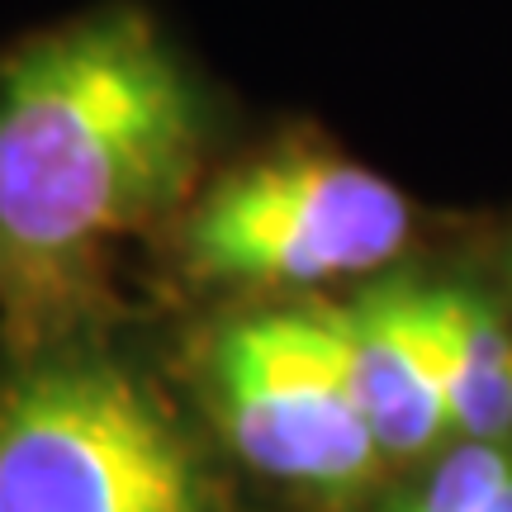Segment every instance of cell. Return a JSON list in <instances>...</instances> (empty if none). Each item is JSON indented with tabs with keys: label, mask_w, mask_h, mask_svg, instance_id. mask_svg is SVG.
<instances>
[{
	"label": "cell",
	"mask_w": 512,
	"mask_h": 512,
	"mask_svg": "<svg viewBox=\"0 0 512 512\" xmlns=\"http://www.w3.org/2000/svg\"><path fill=\"white\" fill-rule=\"evenodd\" d=\"M204 403L228 451L318 508H347L389 465L337 375L313 309L223 323L200 361Z\"/></svg>",
	"instance_id": "4"
},
{
	"label": "cell",
	"mask_w": 512,
	"mask_h": 512,
	"mask_svg": "<svg viewBox=\"0 0 512 512\" xmlns=\"http://www.w3.org/2000/svg\"><path fill=\"white\" fill-rule=\"evenodd\" d=\"M413 204L380 171L318 147H275L190 195L181 266L228 290H323L394 266Z\"/></svg>",
	"instance_id": "3"
},
{
	"label": "cell",
	"mask_w": 512,
	"mask_h": 512,
	"mask_svg": "<svg viewBox=\"0 0 512 512\" xmlns=\"http://www.w3.org/2000/svg\"><path fill=\"white\" fill-rule=\"evenodd\" d=\"M0 512H219V489L138 370L57 342L0 389Z\"/></svg>",
	"instance_id": "2"
},
{
	"label": "cell",
	"mask_w": 512,
	"mask_h": 512,
	"mask_svg": "<svg viewBox=\"0 0 512 512\" xmlns=\"http://www.w3.org/2000/svg\"><path fill=\"white\" fill-rule=\"evenodd\" d=\"M508 294H512V247H508Z\"/></svg>",
	"instance_id": "8"
},
{
	"label": "cell",
	"mask_w": 512,
	"mask_h": 512,
	"mask_svg": "<svg viewBox=\"0 0 512 512\" xmlns=\"http://www.w3.org/2000/svg\"><path fill=\"white\" fill-rule=\"evenodd\" d=\"M313 323L384 460H422L451 441L418 280H384L351 304H313Z\"/></svg>",
	"instance_id": "5"
},
{
	"label": "cell",
	"mask_w": 512,
	"mask_h": 512,
	"mask_svg": "<svg viewBox=\"0 0 512 512\" xmlns=\"http://www.w3.org/2000/svg\"><path fill=\"white\" fill-rule=\"evenodd\" d=\"M451 441H512V323L465 285H418Z\"/></svg>",
	"instance_id": "6"
},
{
	"label": "cell",
	"mask_w": 512,
	"mask_h": 512,
	"mask_svg": "<svg viewBox=\"0 0 512 512\" xmlns=\"http://www.w3.org/2000/svg\"><path fill=\"white\" fill-rule=\"evenodd\" d=\"M209 152L185 57L133 5H105L0 57V318L19 351L72 337L110 266L190 204Z\"/></svg>",
	"instance_id": "1"
},
{
	"label": "cell",
	"mask_w": 512,
	"mask_h": 512,
	"mask_svg": "<svg viewBox=\"0 0 512 512\" xmlns=\"http://www.w3.org/2000/svg\"><path fill=\"white\" fill-rule=\"evenodd\" d=\"M484 512H512V479H508V484H503V489H498V494H494V503H489V508H484Z\"/></svg>",
	"instance_id": "7"
}]
</instances>
